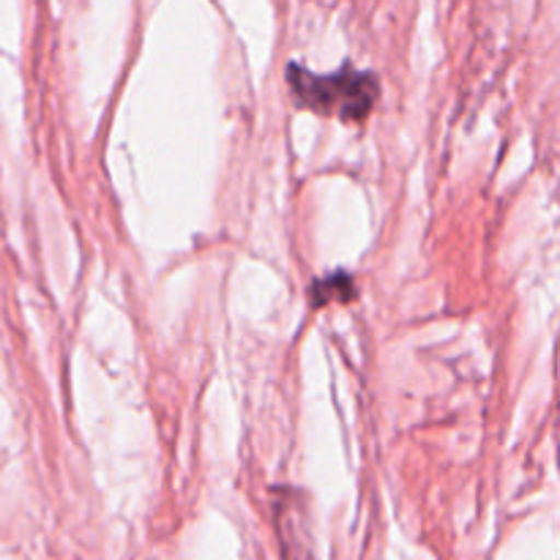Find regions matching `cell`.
Listing matches in <instances>:
<instances>
[{"mask_svg": "<svg viewBox=\"0 0 560 560\" xmlns=\"http://www.w3.org/2000/svg\"><path fill=\"white\" fill-rule=\"evenodd\" d=\"M355 299V284L353 277L345 271L331 273V277H323L317 279L315 284L310 288V304L315 310L328 304H348V301Z\"/></svg>", "mask_w": 560, "mask_h": 560, "instance_id": "3957f363", "label": "cell"}, {"mask_svg": "<svg viewBox=\"0 0 560 560\" xmlns=\"http://www.w3.org/2000/svg\"><path fill=\"white\" fill-rule=\"evenodd\" d=\"M273 517H277V536H279V547H282V558L315 560L304 495L295 490H277Z\"/></svg>", "mask_w": 560, "mask_h": 560, "instance_id": "7a4b0ae2", "label": "cell"}, {"mask_svg": "<svg viewBox=\"0 0 560 560\" xmlns=\"http://www.w3.org/2000/svg\"><path fill=\"white\" fill-rule=\"evenodd\" d=\"M290 93L301 109H312L320 115H334L348 124H359L375 107L381 96V85L372 71H359L353 66L334 71V74H315L293 63L288 69Z\"/></svg>", "mask_w": 560, "mask_h": 560, "instance_id": "6da1fadb", "label": "cell"}]
</instances>
